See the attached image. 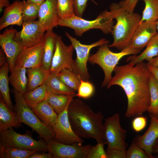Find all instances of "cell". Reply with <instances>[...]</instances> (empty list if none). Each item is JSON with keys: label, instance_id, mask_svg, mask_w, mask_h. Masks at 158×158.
<instances>
[{"label": "cell", "instance_id": "1", "mask_svg": "<svg viewBox=\"0 0 158 158\" xmlns=\"http://www.w3.org/2000/svg\"><path fill=\"white\" fill-rule=\"evenodd\" d=\"M114 75L107 86L117 85L123 89L128 104L125 115L128 118L142 115L147 111L150 104L149 82L151 73L143 62L133 66L129 63L116 66Z\"/></svg>", "mask_w": 158, "mask_h": 158}, {"label": "cell", "instance_id": "2", "mask_svg": "<svg viewBox=\"0 0 158 158\" xmlns=\"http://www.w3.org/2000/svg\"><path fill=\"white\" fill-rule=\"evenodd\" d=\"M68 113L72 128L78 136L94 139L97 143L104 142V116L101 112H95L83 101L73 98L68 105Z\"/></svg>", "mask_w": 158, "mask_h": 158}, {"label": "cell", "instance_id": "3", "mask_svg": "<svg viewBox=\"0 0 158 158\" xmlns=\"http://www.w3.org/2000/svg\"><path fill=\"white\" fill-rule=\"evenodd\" d=\"M110 10L116 23L111 32L114 41L109 47L121 51L129 45L140 23L141 16L136 13H130L126 11L118 3L112 4L110 6Z\"/></svg>", "mask_w": 158, "mask_h": 158}, {"label": "cell", "instance_id": "4", "mask_svg": "<svg viewBox=\"0 0 158 158\" xmlns=\"http://www.w3.org/2000/svg\"><path fill=\"white\" fill-rule=\"evenodd\" d=\"M108 43L99 46L97 51L89 56L88 61L92 64H97L102 68L104 78L102 87L107 86L112 77V73L119 61L124 56L135 55L140 52L136 49L127 47L119 52L115 53L109 49Z\"/></svg>", "mask_w": 158, "mask_h": 158}, {"label": "cell", "instance_id": "5", "mask_svg": "<svg viewBox=\"0 0 158 158\" xmlns=\"http://www.w3.org/2000/svg\"><path fill=\"white\" fill-rule=\"evenodd\" d=\"M114 18L110 11L105 10L92 20L84 19L75 15L70 18L59 19L58 25L73 29L75 35L81 37L84 32L93 29H99L105 34L111 33Z\"/></svg>", "mask_w": 158, "mask_h": 158}, {"label": "cell", "instance_id": "6", "mask_svg": "<svg viewBox=\"0 0 158 158\" xmlns=\"http://www.w3.org/2000/svg\"><path fill=\"white\" fill-rule=\"evenodd\" d=\"M15 109L20 122L31 128L46 142L54 139L52 128L42 121L24 101L23 94L14 89Z\"/></svg>", "mask_w": 158, "mask_h": 158}, {"label": "cell", "instance_id": "7", "mask_svg": "<svg viewBox=\"0 0 158 158\" xmlns=\"http://www.w3.org/2000/svg\"><path fill=\"white\" fill-rule=\"evenodd\" d=\"M0 145L39 151H48L46 142L42 140H34L28 133L21 134L16 132L13 128L0 132Z\"/></svg>", "mask_w": 158, "mask_h": 158}, {"label": "cell", "instance_id": "8", "mask_svg": "<svg viewBox=\"0 0 158 158\" xmlns=\"http://www.w3.org/2000/svg\"><path fill=\"white\" fill-rule=\"evenodd\" d=\"M103 133L104 142L107 145V148L117 149L126 152L128 147L126 142L127 131L121 125L118 113L104 120Z\"/></svg>", "mask_w": 158, "mask_h": 158}, {"label": "cell", "instance_id": "9", "mask_svg": "<svg viewBox=\"0 0 158 158\" xmlns=\"http://www.w3.org/2000/svg\"><path fill=\"white\" fill-rule=\"evenodd\" d=\"M74 48L73 45H66L62 37L57 35L55 49L50 69V73L57 75L63 69H67L79 74L75 60L73 59Z\"/></svg>", "mask_w": 158, "mask_h": 158}, {"label": "cell", "instance_id": "10", "mask_svg": "<svg viewBox=\"0 0 158 158\" xmlns=\"http://www.w3.org/2000/svg\"><path fill=\"white\" fill-rule=\"evenodd\" d=\"M66 36L71 42L75 50L76 57L75 60V66L79 74L85 81H88L90 75L87 68V63L90 56V52L93 48L109 42L108 40L102 38L90 44L81 43L79 41L71 36L68 32H65Z\"/></svg>", "mask_w": 158, "mask_h": 158}, {"label": "cell", "instance_id": "11", "mask_svg": "<svg viewBox=\"0 0 158 158\" xmlns=\"http://www.w3.org/2000/svg\"><path fill=\"white\" fill-rule=\"evenodd\" d=\"M69 104L58 115L56 122L52 127L55 135L54 139L64 144H83L84 140L74 132L69 120L68 109Z\"/></svg>", "mask_w": 158, "mask_h": 158}, {"label": "cell", "instance_id": "12", "mask_svg": "<svg viewBox=\"0 0 158 158\" xmlns=\"http://www.w3.org/2000/svg\"><path fill=\"white\" fill-rule=\"evenodd\" d=\"M49 152L54 158H87L90 145L82 144H66L60 143L54 139L47 142Z\"/></svg>", "mask_w": 158, "mask_h": 158}, {"label": "cell", "instance_id": "13", "mask_svg": "<svg viewBox=\"0 0 158 158\" xmlns=\"http://www.w3.org/2000/svg\"><path fill=\"white\" fill-rule=\"evenodd\" d=\"M22 28L17 32L14 40L24 48L36 45L44 40V33L37 20L23 22Z\"/></svg>", "mask_w": 158, "mask_h": 158}, {"label": "cell", "instance_id": "14", "mask_svg": "<svg viewBox=\"0 0 158 158\" xmlns=\"http://www.w3.org/2000/svg\"><path fill=\"white\" fill-rule=\"evenodd\" d=\"M17 32L13 28L7 29L0 34V45L7 58L11 72L15 66L18 56L24 48L14 39Z\"/></svg>", "mask_w": 158, "mask_h": 158}, {"label": "cell", "instance_id": "15", "mask_svg": "<svg viewBox=\"0 0 158 158\" xmlns=\"http://www.w3.org/2000/svg\"><path fill=\"white\" fill-rule=\"evenodd\" d=\"M38 18L39 23L45 32L53 30L58 25L60 18L57 0H46L40 6Z\"/></svg>", "mask_w": 158, "mask_h": 158}, {"label": "cell", "instance_id": "16", "mask_svg": "<svg viewBox=\"0 0 158 158\" xmlns=\"http://www.w3.org/2000/svg\"><path fill=\"white\" fill-rule=\"evenodd\" d=\"M44 41L34 46L25 48L18 56L15 66L28 69L42 65Z\"/></svg>", "mask_w": 158, "mask_h": 158}, {"label": "cell", "instance_id": "17", "mask_svg": "<svg viewBox=\"0 0 158 158\" xmlns=\"http://www.w3.org/2000/svg\"><path fill=\"white\" fill-rule=\"evenodd\" d=\"M156 22L140 23L128 47L141 51L157 33Z\"/></svg>", "mask_w": 158, "mask_h": 158}, {"label": "cell", "instance_id": "18", "mask_svg": "<svg viewBox=\"0 0 158 158\" xmlns=\"http://www.w3.org/2000/svg\"><path fill=\"white\" fill-rule=\"evenodd\" d=\"M150 123L147 131L142 136L138 135L133 140L146 153L150 158H154L152 150L153 145L158 138V119L150 115Z\"/></svg>", "mask_w": 158, "mask_h": 158}, {"label": "cell", "instance_id": "19", "mask_svg": "<svg viewBox=\"0 0 158 158\" xmlns=\"http://www.w3.org/2000/svg\"><path fill=\"white\" fill-rule=\"evenodd\" d=\"M23 1L16 0L6 7L0 19V30L10 25H22Z\"/></svg>", "mask_w": 158, "mask_h": 158}, {"label": "cell", "instance_id": "20", "mask_svg": "<svg viewBox=\"0 0 158 158\" xmlns=\"http://www.w3.org/2000/svg\"><path fill=\"white\" fill-rule=\"evenodd\" d=\"M22 126L16 113L9 109L0 95V132L13 127L18 128Z\"/></svg>", "mask_w": 158, "mask_h": 158}, {"label": "cell", "instance_id": "21", "mask_svg": "<svg viewBox=\"0 0 158 158\" xmlns=\"http://www.w3.org/2000/svg\"><path fill=\"white\" fill-rule=\"evenodd\" d=\"M29 107L42 121L52 128L58 115L46 100Z\"/></svg>", "mask_w": 158, "mask_h": 158}, {"label": "cell", "instance_id": "22", "mask_svg": "<svg viewBox=\"0 0 158 158\" xmlns=\"http://www.w3.org/2000/svg\"><path fill=\"white\" fill-rule=\"evenodd\" d=\"M145 50L140 54L133 55L129 56L126 59L127 62L131 66L146 60L149 62L158 55V32L150 40Z\"/></svg>", "mask_w": 158, "mask_h": 158}, {"label": "cell", "instance_id": "23", "mask_svg": "<svg viewBox=\"0 0 158 158\" xmlns=\"http://www.w3.org/2000/svg\"><path fill=\"white\" fill-rule=\"evenodd\" d=\"M28 84L27 91L33 90L44 84L50 74L42 66L27 69Z\"/></svg>", "mask_w": 158, "mask_h": 158}, {"label": "cell", "instance_id": "24", "mask_svg": "<svg viewBox=\"0 0 158 158\" xmlns=\"http://www.w3.org/2000/svg\"><path fill=\"white\" fill-rule=\"evenodd\" d=\"M57 35L53 30L46 31L44 35V43L42 66L48 71H50L51 66Z\"/></svg>", "mask_w": 158, "mask_h": 158}, {"label": "cell", "instance_id": "25", "mask_svg": "<svg viewBox=\"0 0 158 158\" xmlns=\"http://www.w3.org/2000/svg\"><path fill=\"white\" fill-rule=\"evenodd\" d=\"M27 69L24 67L15 66L9 77V83L14 89L23 95L27 91Z\"/></svg>", "mask_w": 158, "mask_h": 158}, {"label": "cell", "instance_id": "26", "mask_svg": "<svg viewBox=\"0 0 158 158\" xmlns=\"http://www.w3.org/2000/svg\"><path fill=\"white\" fill-rule=\"evenodd\" d=\"M45 84L48 93L74 96L75 95V91L64 84L55 74L50 73Z\"/></svg>", "mask_w": 158, "mask_h": 158}, {"label": "cell", "instance_id": "27", "mask_svg": "<svg viewBox=\"0 0 158 158\" xmlns=\"http://www.w3.org/2000/svg\"><path fill=\"white\" fill-rule=\"evenodd\" d=\"M8 63L6 62L1 67L0 69V92L1 95L9 109L13 111V107L11 99L9 86Z\"/></svg>", "mask_w": 158, "mask_h": 158}, {"label": "cell", "instance_id": "28", "mask_svg": "<svg viewBox=\"0 0 158 158\" xmlns=\"http://www.w3.org/2000/svg\"><path fill=\"white\" fill-rule=\"evenodd\" d=\"M74 96L56 95L47 92L46 100L58 115L62 112Z\"/></svg>", "mask_w": 158, "mask_h": 158}, {"label": "cell", "instance_id": "29", "mask_svg": "<svg viewBox=\"0 0 158 158\" xmlns=\"http://www.w3.org/2000/svg\"><path fill=\"white\" fill-rule=\"evenodd\" d=\"M57 76L64 84L74 91H77L80 85V75L67 69H63L57 75Z\"/></svg>", "mask_w": 158, "mask_h": 158}, {"label": "cell", "instance_id": "30", "mask_svg": "<svg viewBox=\"0 0 158 158\" xmlns=\"http://www.w3.org/2000/svg\"><path fill=\"white\" fill-rule=\"evenodd\" d=\"M47 92L44 83L32 90L27 91L23 95V98L26 103L30 106L45 100Z\"/></svg>", "mask_w": 158, "mask_h": 158}, {"label": "cell", "instance_id": "31", "mask_svg": "<svg viewBox=\"0 0 158 158\" xmlns=\"http://www.w3.org/2000/svg\"><path fill=\"white\" fill-rule=\"evenodd\" d=\"M149 90L150 104L147 111L150 115L157 117L158 116V84L151 73Z\"/></svg>", "mask_w": 158, "mask_h": 158}, {"label": "cell", "instance_id": "32", "mask_svg": "<svg viewBox=\"0 0 158 158\" xmlns=\"http://www.w3.org/2000/svg\"><path fill=\"white\" fill-rule=\"evenodd\" d=\"M145 7L140 23L147 21L155 23L158 19V0H142Z\"/></svg>", "mask_w": 158, "mask_h": 158}, {"label": "cell", "instance_id": "33", "mask_svg": "<svg viewBox=\"0 0 158 158\" xmlns=\"http://www.w3.org/2000/svg\"><path fill=\"white\" fill-rule=\"evenodd\" d=\"M35 151L0 145V158H29Z\"/></svg>", "mask_w": 158, "mask_h": 158}, {"label": "cell", "instance_id": "34", "mask_svg": "<svg viewBox=\"0 0 158 158\" xmlns=\"http://www.w3.org/2000/svg\"><path fill=\"white\" fill-rule=\"evenodd\" d=\"M57 9L60 19L70 18L76 15L73 0H57Z\"/></svg>", "mask_w": 158, "mask_h": 158}, {"label": "cell", "instance_id": "35", "mask_svg": "<svg viewBox=\"0 0 158 158\" xmlns=\"http://www.w3.org/2000/svg\"><path fill=\"white\" fill-rule=\"evenodd\" d=\"M23 5L22 11L23 22L35 20L38 17L40 5L33 3H28L23 1Z\"/></svg>", "mask_w": 158, "mask_h": 158}, {"label": "cell", "instance_id": "36", "mask_svg": "<svg viewBox=\"0 0 158 158\" xmlns=\"http://www.w3.org/2000/svg\"><path fill=\"white\" fill-rule=\"evenodd\" d=\"M95 88L93 85L88 81H85L81 78L80 85L78 87L77 93L75 96L84 99L91 97L93 94Z\"/></svg>", "mask_w": 158, "mask_h": 158}, {"label": "cell", "instance_id": "37", "mask_svg": "<svg viewBox=\"0 0 158 158\" xmlns=\"http://www.w3.org/2000/svg\"><path fill=\"white\" fill-rule=\"evenodd\" d=\"M126 153V158H150L145 151L137 145L133 140Z\"/></svg>", "mask_w": 158, "mask_h": 158}, {"label": "cell", "instance_id": "38", "mask_svg": "<svg viewBox=\"0 0 158 158\" xmlns=\"http://www.w3.org/2000/svg\"><path fill=\"white\" fill-rule=\"evenodd\" d=\"M104 142L97 143L91 146L87 158H108L106 151L104 149Z\"/></svg>", "mask_w": 158, "mask_h": 158}, {"label": "cell", "instance_id": "39", "mask_svg": "<svg viewBox=\"0 0 158 158\" xmlns=\"http://www.w3.org/2000/svg\"><path fill=\"white\" fill-rule=\"evenodd\" d=\"M135 117L132 121V127L135 132H139L145 127L147 124V118L145 117L140 116Z\"/></svg>", "mask_w": 158, "mask_h": 158}, {"label": "cell", "instance_id": "40", "mask_svg": "<svg viewBox=\"0 0 158 158\" xmlns=\"http://www.w3.org/2000/svg\"><path fill=\"white\" fill-rule=\"evenodd\" d=\"M89 0H73L74 7L75 15L82 17L87 6V2ZM95 3L93 0H91Z\"/></svg>", "mask_w": 158, "mask_h": 158}, {"label": "cell", "instance_id": "41", "mask_svg": "<svg viewBox=\"0 0 158 158\" xmlns=\"http://www.w3.org/2000/svg\"><path fill=\"white\" fill-rule=\"evenodd\" d=\"M138 0H124L119 3L120 6L126 11L133 13Z\"/></svg>", "mask_w": 158, "mask_h": 158}, {"label": "cell", "instance_id": "42", "mask_svg": "<svg viewBox=\"0 0 158 158\" xmlns=\"http://www.w3.org/2000/svg\"><path fill=\"white\" fill-rule=\"evenodd\" d=\"M108 158H126V152L115 149H108L106 150Z\"/></svg>", "mask_w": 158, "mask_h": 158}, {"label": "cell", "instance_id": "43", "mask_svg": "<svg viewBox=\"0 0 158 158\" xmlns=\"http://www.w3.org/2000/svg\"><path fill=\"white\" fill-rule=\"evenodd\" d=\"M53 158L52 154L49 152L48 153H38L35 152L29 158Z\"/></svg>", "mask_w": 158, "mask_h": 158}, {"label": "cell", "instance_id": "44", "mask_svg": "<svg viewBox=\"0 0 158 158\" xmlns=\"http://www.w3.org/2000/svg\"><path fill=\"white\" fill-rule=\"evenodd\" d=\"M149 70L154 77L158 84V67L151 66L147 63Z\"/></svg>", "mask_w": 158, "mask_h": 158}, {"label": "cell", "instance_id": "45", "mask_svg": "<svg viewBox=\"0 0 158 158\" xmlns=\"http://www.w3.org/2000/svg\"><path fill=\"white\" fill-rule=\"evenodd\" d=\"M7 62L6 56L4 52L0 49V67L2 66L6 62Z\"/></svg>", "mask_w": 158, "mask_h": 158}, {"label": "cell", "instance_id": "46", "mask_svg": "<svg viewBox=\"0 0 158 158\" xmlns=\"http://www.w3.org/2000/svg\"><path fill=\"white\" fill-rule=\"evenodd\" d=\"M10 5L9 0H0V12H1L3 8L6 7Z\"/></svg>", "mask_w": 158, "mask_h": 158}, {"label": "cell", "instance_id": "47", "mask_svg": "<svg viewBox=\"0 0 158 158\" xmlns=\"http://www.w3.org/2000/svg\"><path fill=\"white\" fill-rule=\"evenodd\" d=\"M147 63L153 66L158 67V55Z\"/></svg>", "mask_w": 158, "mask_h": 158}, {"label": "cell", "instance_id": "48", "mask_svg": "<svg viewBox=\"0 0 158 158\" xmlns=\"http://www.w3.org/2000/svg\"><path fill=\"white\" fill-rule=\"evenodd\" d=\"M152 154L158 153V138L155 141L152 147Z\"/></svg>", "mask_w": 158, "mask_h": 158}, {"label": "cell", "instance_id": "49", "mask_svg": "<svg viewBox=\"0 0 158 158\" xmlns=\"http://www.w3.org/2000/svg\"><path fill=\"white\" fill-rule=\"evenodd\" d=\"M46 0H27L26 2L28 3H33L41 5Z\"/></svg>", "mask_w": 158, "mask_h": 158}, {"label": "cell", "instance_id": "50", "mask_svg": "<svg viewBox=\"0 0 158 158\" xmlns=\"http://www.w3.org/2000/svg\"><path fill=\"white\" fill-rule=\"evenodd\" d=\"M156 25L157 29V30H158V19L156 22Z\"/></svg>", "mask_w": 158, "mask_h": 158}, {"label": "cell", "instance_id": "51", "mask_svg": "<svg viewBox=\"0 0 158 158\" xmlns=\"http://www.w3.org/2000/svg\"><path fill=\"white\" fill-rule=\"evenodd\" d=\"M157 118L158 119V116H157Z\"/></svg>", "mask_w": 158, "mask_h": 158}, {"label": "cell", "instance_id": "52", "mask_svg": "<svg viewBox=\"0 0 158 158\" xmlns=\"http://www.w3.org/2000/svg\"><path fill=\"white\" fill-rule=\"evenodd\" d=\"M156 157H158V154L157 155V156H156Z\"/></svg>", "mask_w": 158, "mask_h": 158}]
</instances>
